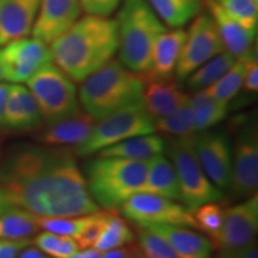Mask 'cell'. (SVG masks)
Here are the masks:
<instances>
[{"label": "cell", "mask_w": 258, "mask_h": 258, "mask_svg": "<svg viewBox=\"0 0 258 258\" xmlns=\"http://www.w3.org/2000/svg\"><path fill=\"white\" fill-rule=\"evenodd\" d=\"M0 188L12 207L38 217H79L99 211L70 148H14L0 165Z\"/></svg>", "instance_id": "obj_1"}, {"label": "cell", "mask_w": 258, "mask_h": 258, "mask_svg": "<svg viewBox=\"0 0 258 258\" xmlns=\"http://www.w3.org/2000/svg\"><path fill=\"white\" fill-rule=\"evenodd\" d=\"M51 60L73 82L82 83L114 59L118 50L115 19L86 15L49 44Z\"/></svg>", "instance_id": "obj_2"}, {"label": "cell", "mask_w": 258, "mask_h": 258, "mask_svg": "<svg viewBox=\"0 0 258 258\" xmlns=\"http://www.w3.org/2000/svg\"><path fill=\"white\" fill-rule=\"evenodd\" d=\"M144 89L143 74L127 69L120 60L111 59L82 82L78 98L83 110L98 121L143 101Z\"/></svg>", "instance_id": "obj_3"}, {"label": "cell", "mask_w": 258, "mask_h": 258, "mask_svg": "<svg viewBox=\"0 0 258 258\" xmlns=\"http://www.w3.org/2000/svg\"><path fill=\"white\" fill-rule=\"evenodd\" d=\"M117 15L118 56L127 69L145 74L157 38L167 30L147 0H122Z\"/></svg>", "instance_id": "obj_4"}, {"label": "cell", "mask_w": 258, "mask_h": 258, "mask_svg": "<svg viewBox=\"0 0 258 258\" xmlns=\"http://www.w3.org/2000/svg\"><path fill=\"white\" fill-rule=\"evenodd\" d=\"M148 161L98 157L85 165L88 190L97 206L116 211L138 192H144Z\"/></svg>", "instance_id": "obj_5"}, {"label": "cell", "mask_w": 258, "mask_h": 258, "mask_svg": "<svg viewBox=\"0 0 258 258\" xmlns=\"http://www.w3.org/2000/svg\"><path fill=\"white\" fill-rule=\"evenodd\" d=\"M194 143L195 134L173 138L166 146L178 179L180 202L190 211L205 203L224 200V194L208 179L200 165Z\"/></svg>", "instance_id": "obj_6"}, {"label": "cell", "mask_w": 258, "mask_h": 258, "mask_svg": "<svg viewBox=\"0 0 258 258\" xmlns=\"http://www.w3.org/2000/svg\"><path fill=\"white\" fill-rule=\"evenodd\" d=\"M152 133L153 120L141 101L96 121L88 139L76 147L74 153L79 157H89L129 138Z\"/></svg>", "instance_id": "obj_7"}, {"label": "cell", "mask_w": 258, "mask_h": 258, "mask_svg": "<svg viewBox=\"0 0 258 258\" xmlns=\"http://www.w3.org/2000/svg\"><path fill=\"white\" fill-rule=\"evenodd\" d=\"M48 123L69 117L80 110L78 91L72 79L51 61L41 67L27 82Z\"/></svg>", "instance_id": "obj_8"}, {"label": "cell", "mask_w": 258, "mask_h": 258, "mask_svg": "<svg viewBox=\"0 0 258 258\" xmlns=\"http://www.w3.org/2000/svg\"><path fill=\"white\" fill-rule=\"evenodd\" d=\"M258 230V195L226 208L224 224L213 247L217 258H238L250 245L256 243Z\"/></svg>", "instance_id": "obj_9"}, {"label": "cell", "mask_w": 258, "mask_h": 258, "mask_svg": "<svg viewBox=\"0 0 258 258\" xmlns=\"http://www.w3.org/2000/svg\"><path fill=\"white\" fill-rule=\"evenodd\" d=\"M121 211L137 226L170 225L196 230L192 213L188 207L154 194H135L121 206Z\"/></svg>", "instance_id": "obj_10"}, {"label": "cell", "mask_w": 258, "mask_h": 258, "mask_svg": "<svg viewBox=\"0 0 258 258\" xmlns=\"http://www.w3.org/2000/svg\"><path fill=\"white\" fill-rule=\"evenodd\" d=\"M224 50L220 35L211 16L199 15L192 19V23L186 31L184 44L175 70L177 80H185L206 61L211 60Z\"/></svg>", "instance_id": "obj_11"}, {"label": "cell", "mask_w": 258, "mask_h": 258, "mask_svg": "<svg viewBox=\"0 0 258 258\" xmlns=\"http://www.w3.org/2000/svg\"><path fill=\"white\" fill-rule=\"evenodd\" d=\"M258 133L256 122L243 124L232 148L230 190L234 199L245 200L257 194Z\"/></svg>", "instance_id": "obj_12"}, {"label": "cell", "mask_w": 258, "mask_h": 258, "mask_svg": "<svg viewBox=\"0 0 258 258\" xmlns=\"http://www.w3.org/2000/svg\"><path fill=\"white\" fill-rule=\"evenodd\" d=\"M51 61L49 46L35 37L18 38L2 49L3 76L12 84L27 83L43 64Z\"/></svg>", "instance_id": "obj_13"}, {"label": "cell", "mask_w": 258, "mask_h": 258, "mask_svg": "<svg viewBox=\"0 0 258 258\" xmlns=\"http://www.w3.org/2000/svg\"><path fill=\"white\" fill-rule=\"evenodd\" d=\"M195 153L206 176L219 190H228L232 171V146L228 137L220 131L195 134Z\"/></svg>", "instance_id": "obj_14"}, {"label": "cell", "mask_w": 258, "mask_h": 258, "mask_svg": "<svg viewBox=\"0 0 258 258\" xmlns=\"http://www.w3.org/2000/svg\"><path fill=\"white\" fill-rule=\"evenodd\" d=\"M82 11L79 0H41L32 37L49 46L78 21Z\"/></svg>", "instance_id": "obj_15"}, {"label": "cell", "mask_w": 258, "mask_h": 258, "mask_svg": "<svg viewBox=\"0 0 258 258\" xmlns=\"http://www.w3.org/2000/svg\"><path fill=\"white\" fill-rule=\"evenodd\" d=\"M41 0H0V47L28 37L36 21Z\"/></svg>", "instance_id": "obj_16"}, {"label": "cell", "mask_w": 258, "mask_h": 258, "mask_svg": "<svg viewBox=\"0 0 258 258\" xmlns=\"http://www.w3.org/2000/svg\"><path fill=\"white\" fill-rule=\"evenodd\" d=\"M203 6L207 8L209 16L214 21L225 51L239 59L253 50L257 31L246 29L232 18L217 0H203Z\"/></svg>", "instance_id": "obj_17"}, {"label": "cell", "mask_w": 258, "mask_h": 258, "mask_svg": "<svg viewBox=\"0 0 258 258\" xmlns=\"http://www.w3.org/2000/svg\"><path fill=\"white\" fill-rule=\"evenodd\" d=\"M43 122L40 106L28 88L22 84H10L2 123L14 131H31Z\"/></svg>", "instance_id": "obj_18"}, {"label": "cell", "mask_w": 258, "mask_h": 258, "mask_svg": "<svg viewBox=\"0 0 258 258\" xmlns=\"http://www.w3.org/2000/svg\"><path fill=\"white\" fill-rule=\"evenodd\" d=\"M96 120L80 109L76 114L49 122L37 139L47 146L76 148L91 133Z\"/></svg>", "instance_id": "obj_19"}, {"label": "cell", "mask_w": 258, "mask_h": 258, "mask_svg": "<svg viewBox=\"0 0 258 258\" xmlns=\"http://www.w3.org/2000/svg\"><path fill=\"white\" fill-rule=\"evenodd\" d=\"M189 97L172 78L145 79L143 102L152 120L177 110Z\"/></svg>", "instance_id": "obj_20"}, {"label": "cell", "mask_w": 258, "mask_h": 258, "mask_svg": "<svg viewBox=\"0 0 258 258\" xmlns=\"http://www.w3.org/2000/svg\"><path fill=\"white\" fill-rule=\"evenodd\" d=\"M185 36L186 31L183 28H176L164 31L157 38L152 50L151 67L148 72L143 74L145 79L172 78Z\"/></svg>", "instance_id": "obj_21"}, {"label": "cell", "mask_w": 258, "mask_h": 258, "mask_svg": "<svg viewBox=\"0 0 258 258\" xmlns=\"http://www.w3.org/2000/svg\"><path fill=\"white\" fill-rule=\"evenodd\" d=\"M146 228L160 234L172 247L177 258H212L214 247L211 239L191 228L170 225H152Z\"/></svg>", "instance_id": "obj_22"}, {"label": "cell", "mask_w": 258, "mask_h": 258, "mask_svg": "<svg viewBox=\"0 0 258 258\" xmlns=\"http://www.w3.org/2000/svg\"><path fill=\"white\" fill-rule=\"evenodd\" d=\"M166 141L158 134H146L129 138L112 146L99 151L98 157L123 158L129 160L150 161L152 158L164 154Z\"/></svg>", "instance_id": "obj_23"}, {"label": "cell", "mask_w": 258, "mask_h": 258, "mask_svg": "<svg viewBox=\"0 0 258 258\" xmlns=\"http://www.w3.org/2000/svg\"><path fill=\"white\" fill-rule=\"evenodd\" d=\"M144 192L154 194L173 201H180V190L175 167L164 154L148 161Z\"/></svg>", "instance_id": "obj_24"}, {"label": "cell", "mask_w": 258, "mask_h": 258, "mask_svg": "<svg viewBox=\"0 0 258 258\" xmlns=\"http://www.w3.org/2000/svg\"><path fill=\"white\" fill-rule=\"evenodd\" d=\"M151 8L166 27L183 28L198 17L203 0H147Z\"/></svg>", "instance_id": "obj_25"}, {"label": "cell", "mask_w": 258, "mask_h": 258, "mask_svg": "<svg viewBox=\"0 0 258 258\" xmlns=\"http://www.w3.org/2000/svg\"><path fill=\"white\" fill-rule=\"evenodd\" d=\"M189 103L196 133L208 131L225 120L227 115L228 105L215 99L208 89L195 91L189 98Z\"/></svg>", "instance_id": "obj_26"}, {"label": "cell", "mask_w": 258, "mask_h": 258, "mask_svg": "<svg viewBox=\"0 0 258 258\" xmlns=\"http://www.w3.org/2000/svg\"><path fill=\"white\" fill-rule=\"evenodd\" d=\"M256 59V49L237 59L233 66L227 71V73L220 80L207 88L211 95L219 102L228 105V103L239 93L241 88H243V83L247 71H249L251 63Z\"/></svg>", "instance_id": "obj_27"}, {"label": "cell", "mask_w": 258, "mask_h": 258, "mask_svg": "<svg viewBox=\"0 0 258 258\" xmlns=\"http://www.w3.org/2000/svg\"><path fill=\"white\" fill-rule=\"evenodd\" d=\"M38 231L35 214L24 209L12 207L0 214V239H31Z\"/></svg>", "instance_id": "obj_28"}, {"label": "cell", "mask_w": 258, "mask_h": 258, "mask_svg": "<svg viewBox=\"0 0 258 258\" xmlns=\"http://www.w3.org/2000/svg\"><path fill=\"white\" fill-rule=\"evenodd\" d=\"M235 61L237 59L234 56L224 50L194 71L185 79L186 86L191 91H199V90L209 88L227 73V71L233 66Z\"/></svg>", "instance_id": "obj_29"}, {"label": "cell", "mask_w": 258, "mask_h": 258, "mask_svg": "<svg viewBox=\"0 0 258 258\" xmlns=\"http://www.w3.org/2000/svg\"><path fill=\"white\" fill-rule=\"evenodd\" d=\"M134 232L131 230L125 220L116 215L115 213H109L102 233L93 245V249L101 251V252L117 249V247L132 244L134 241Z\"/></svg>", "instance_id": "obj_30"}, {"label": "cell", "mask_w": 258, "mask_h": 258, "mask_svg": "<svg viewBox=\"0 0 258 258\" xmlns=\"http://www.w3.org/2000/svg\"><path fill=\"white\" fill-rule=\"evenodd\" d=\"M153 127L154 132L173 138L196 134L189 99L171 114L153 120Z\"/></svg>", "instance_id": "obj_31"}, {"label": "cell", "mask_w": 258, "mask_h": 258, "mask_svg": "<svg viewBox=\"0 0 258 258\" xmlns=\"http://www.w3.org/2000/svg\"><path fill=\"white\" fill-rule=\"evenodd\" d=\"M191 213L196 224V230L207 234L212 244H214L224 224L226 213L224 203H221V201L205 203L192 209Z\"/></svg>", "instance_id": "obj_32"}, {"label": "cell", "mask_w": 258, "mask_h": 258, "mask_svg": "<svg viewBox=\"0 0 258 258\" xmlns=\"http://www.w3.org/2000/svg\"><path fill=\"white\" fill-rule=\"evenodd\" d=\"M96 213L79 217H35L40 230L74 238L92 220Z\"/></svg>", "instance_id": "obj_33"}, {"label": "cell", "mask_w": 258, "mask_h": 258, "mask_svg": "<svg viewBox=\"0 0 258 258\" xmlns=\"http://www.w3.org/2000/svg\"><path fill=\"white\" fill-rule=\"evenodd\" d=\"M32 241L36 245L37 249L53 258H69L79 250L78 244L74 238L46 231L38 233Z\"/></svg>", "instance_id": "obj_34"}, {"label": "cell", "mask_w": 258, "mask_h": 258, "mask_svg": "<svg viewBox=\"0 0 258 258\" xmlns=\"http://www.w3.org/2000/svg\"><path fill=\"white\" fill-rule=\"evenodd\" d=\"M222 9L246 29L257 31L258 0H217Z\"/></svg>", "instance_id": "obj_35"}, {"label": "cell", "mask_w": 258, "mask_h": 258, "mask_svg": "<svg viewBox=\"0 0 258 258\" xmlns=\"http://www.w3.org/2000/svg\"><path fill=\"white\" fill-rule=\"evenodd\" d=\"M139 247L146 258H177L170 244L150 228L138 226Z\"/></svg>", "instance_id": "obj_36"}, {"label": "cell", "mask_w": 258, "mask_h": 258, "mask_svg": "<svg viewBox=\"0 0 258 258\" xmlns=\"http://www.w3.org/2000/svg\"><path fill=\"white\" fill-rule=\"evenodd\" d=\"M109 213L110 212H97L92 220L83 228L79 234H77L76 237H74L79 249L93 247V245H95L97 239H98V237L102 233L106 217H108Z\"/></svg>", "instance_id": "obj_37"}, {"label": "cell", "mask_w": 258, "mask_h": 258, "mask_svg": "<svg viewBox=\"0 0 258 258\" xmlns=\"http://www.w3.org/2000/svg\"><path fill=\"white\" fill-rule=\"evenodd\" d=\"M80 6L86 15L108 17L120 8L122 0H79Z\"/></svg>", "instance_id": "obj_38"}, {"label": "cell", "mask_w": 258, "mask_h": 258, "mask_svg": "<svg viewBox=\"0 0 258 258\" xmlns=\"http://www.w3.org/2000/svg\"><path fill=\"white\" fill-rule=\"evenodd\" d=\"M31 243L32 239H0V258H17L18 253Z\"/></svg>", "instance_id": "obj_39"}, {"label": "cell", "mask_w": 258, "mask_h": 258, "mask_svg": "<svg viewBox=\"0 0 258 258\" xmlns=\"http://www.w3.org/2000/svg\"><path fill=\"white\" fill-rule=\"evenodd\" d=\"M245 92L256 93L258 91V61L257 59L251 63L249 71H247L246 77H245L243 88Z\"/></svg>", "instance_id": "obj_40"}, {"label": "cell", "mask_w": 258, "mask_h": 258, "mask_svg": "<svg viewBox=\"0 0 258 258\" xmlns=\"http://www.w3.org/2000/svg\"><path fill=\"white\" fill-rule=\"evenodd\" d=\"M131 257V247H117V249H111L103 251L101 253V258H129Z\"/></svg>", "instance_id": "obj_41"}, {"label": "cell", "mask_w": 258, "mask_h": 258, "mask_svg": "<svg viewBox=\"0 0 258 258\" xmlns=\"http://www.w3.org/2000/svg\"><path fill=\"white\" fill-rule=\"evenodd\" d=\"M17 258H53V257L48 256L47 253L42 252L40 249H36V247L27 246L18 253Z\"/></svg>", "instance_id": "obj_42"}, {"label": "cell", "mask_w": 258, "mask_h": 258, "mask_svg": "<svg viewBox=\"0 0 258 258\" xmlns=\"http://www.w3.org/2000/svg\"><path fill=\"white\" fill-rule=\"evenodd\" d=\"M101 251L93 249V247H88V249H82L80 251L78 250L69 258H101Z\"/></svg>", "instance_id": "obj_43"}, {"label": "cell", "mask_w": 258, "mask_h": 258, "mask_svg": "<svg viewBox=\"0 0 258 258\" xmlns=\"http://www.w3.org/2000/svg\"><path fill=\"white\" fill-rule=\"evenodd\" d=\"M9 89H10V84L0 83V123H2L3 114H4L5 103H6V98H8Z\"/></svg>", "instance_id": "obj_44"}, {"label": "cell", "mask_w": 258, "mask_h": 258, "mask_svg": "<svg viewBox=\"0 0 258 258\" xmlns=\"http://www.w3.org/2000/svg\"><path fill=\"white\" fill-rule=\"evenodd\" d=\"M238 258H258V249H257V244L253 243L252 245H250L246 250L243 251L239 254Z\"/></svg>", "instance_id": "obj_45"}, {"label": "cell", "mask_w": 258, "mask_h": 258, "mask_svg": "<svg viewBox=\"0 0 258 258\" xmlns=\"http://www.w3.org/2000/svg\"><path fill=\"white\" fill-rule=\"evenodd\" d=\"M10 208H12V206L10 205L4 191H3V189L0 188V214H3V213L6 211H9Z\"/></svg>", "instance_id": "obj_46"}, {"label": "cell", "mask_w": 258, "mask_h": 258, "mask_svg": "<svg viewBox=\"0 0 258 258\" xmlns=\"http://www.w3.org/2000/svg\"><path fill=\"white\" fill-rule=\"evenodd\" d=\"M129 258H146L143 251L138 245H132L131 246V257Z\"/></svg>", "instance_id": "obj_47"}, {"label": "cell", "mask_w": 258, "mask_h": 258, "mask_svg": "<svg viewBox=\"0 0 258 258\" xmlns=\"http://www.w3.org/2000/svg\"><path fill=\"white\" fill-rule=\"evenodd\" d=\"M4 79V76H3V62H2V49H0V82Z\"/></svg>", "instance_id": "obj_48"}]
</instances>
